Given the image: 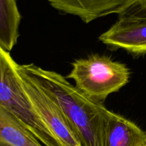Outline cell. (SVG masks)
<instances>
[{
    "label": "cell",
    "mask_w": 146,
    "mask_h": 146,
    "mask_svg": "<svg viewBox=\"0 0 146 146\" xmlns=\"http://www.w3.org/2000/svg\"><path fill=\"white\" fill-rule=\"evenodd\" d=\"M18 68L58 105L81 146H104V135L113 111L83 94L64 76L34 64Z\"/></svg>",
    "instance_id": "obj_1"
},
{
    "label": "cell",
    "mask_w": 146,
    "mask_h": 146,
    "mask_svg": "<svg viewBox=\"0 0 146 146\" xmlns=\"http://www.w3.org/2000/svg\"><path fill=\"white\" fill-rule=\"evenodd\" d=\"M9 52L0 47V108L28 130L44 146H63L34 108Z\"/></svg>",
    "instance_id": "obj_2"
},
{
    "label": "cell",
    "mask_w": 146,
    "mask_h": 146,
    "mask_svg": "<svg viewBox=\"0 0 146 146\" xmlns=\"http://www.w3.org/2000/svg\"><path fill=\"white\" fill-rule=\"evenodd\" d=\"M67 78L74 80L76 88L87 96L100 103L128 83L130 71L123 63L94 54L76 60Z\"/></svg>",
    "instance_id": "obj_3"
},
{
    "label": "cell",
    "mask_w": 146,
    "mask_h": 146,
    "mask_svg": "<svg viewBox=\"0 0 146 146\" xmlns=\"http://www.w3.org/2000/svg\"><path fill=\"white\" fill-rule=\"evenodd\" d=\"M17 70L34 108L60 143L63 146H81L68 121L54 100L20 71L18 65Z\"/></svg>",
    "instance_id": "obj_4"
},
{
    "label": "cell",
    "mask_w": 146,
    "mask_h": 146,
    "mask_svg": "<svg viewBox=\"0 0 146 146\" xmlns=\"http://www.w3.org/2000/svg\"><path fill=\"white\" fill-rule=\"evenodd\" d=\"M103 44L135 55L146 54V20L118 18L99 37Z\"/></svg>",
    "instance_id": "obj_5"
},
{
    "label": "cell",
    "mask_w": 146,
    "mask_h": 146,
    "mask_svg": "<svg viewBox=\"0 0 146 146\" xmlns=\"http://www.w3.org/2000/svg\"><path fill=\"white\" fill-rule=\"evenodd\" d=\"M127 0H47L53 8L65 14L77 16L84 23L100 17L116 14Z\"/></svg>",
    "instance_id": "obj_6"
},
{
    "label": "cell",
    "mask_w": 146,
    "mask_h": 146,
    "mask_svg": "<svg viewBox=\"0 0 146 146\" xmlns=\"http://www.w3.org/2000/svg\"><path fill=\"white\" fill-rule=\"evenodd\" d=\"M146 133L135 123L113 112L108 118L104 146H143Z\"/></svg>",
    "instance_id": "obj_7"
},
{
    "label": "cell",
    "mask_w": 146,
    "mask_h": 146,
    "mask_svg": "<svg viewBox=\"0 0 146 146\" xmlns=\"http://www.w3.org/2000/svg\"><path fill=\"white\" fill-rule=\"evenodd\" d=\"M20 21L16 0H0V47L8 52L17 44Z\"/></svg>",
    "instance_id": "obj_8"
},
{
    "label": "cell",
    "mask_w": 146,
    "mask_h": 146,
    "mask_svg": "<svg viewBox=\"0 0 146 146\" xmlns=\"http://www.w3.org/2000/svg\"><path fill=\"white\" fill-rule=\"evenodd\" d=\"M0 146H44L28 130L0 108Z\"/></svg>",
    "instance_id": "obj_9"
},
{
    "label": "cell",
    "mask_w": 146,
    "mask_h": 146,
    "mask_svg": "<svg viewBox=\"0 0 146 146\" xmlns=\"http://www.w3.org/2000/svg\"><path fill=\"white\" fill-rule=\"evenodd\" d=\"M116 14L120 19L146 20V0H127Z\"/></svg>",
    "instance_id": "obj_10"
},
{
    "label": "cell",
    "mask_w": 146,
    "mask_h": 146,
    "mask_svg": "<svg viewBox=\"0 0 146 146\" xmlns=\"http://www.w3.org/2000/svg\"><path fill=\"white\" fill-rule=\"evenodd\" d=\"M143 146H146V141H145V144L143 145Z\"/></svg>",
    "instance_id": "obj_11"
}]
</instances>
